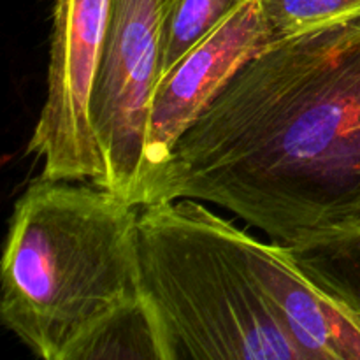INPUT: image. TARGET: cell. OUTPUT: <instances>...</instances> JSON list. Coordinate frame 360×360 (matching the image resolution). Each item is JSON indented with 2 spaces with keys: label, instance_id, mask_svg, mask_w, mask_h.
I'll use <instances>...</instances> for the list:
<instances>
[{
  "label": "cell",
  "instance_id": "2",
  "mask_svg": "<svg viewBox=\"0 0 360 360\" xmlns=\"http://www.w3.org/2000/svg\"><path fill=\"white\" fill-rule=\"evenodd\" d=\"M139 207L97 183L39 178L14 204L0 319L42 360H74L111 316L143 301Z\"/></svg>",
  "mask_w": 360,
  "mask_h": 360
},
{
  "label": "cell",
  "instance_id": "1",
  "mask_svg": "<svg viewBox=\"0 0 360 360\" xmlns=\"http://www.w3.org/2000/svg\"><path fill=\"white\" fill-rule=\"evenodd\" d=\"M221 206L283 248L360 231V18L246 60L172 148L143 206Z\"/></svg>",
  "mask_w": 360,
  "mask_h": 360
},
{
  "label": "cell",
  "instance_id": "8",
  "mask_svg": "<svg viewBox=\"0 0 360 360\" xmlns=\"http://www.w3.org/2000/svg\"><path fill=\"white\" fill-rule=\"evenodd\" d=\"M94 359L165 360L160 329L144 297L111 316L74 355V360Z\"/></svg>",
  "mask_w": 360,
  "mask_h": 360
},
{
  "label": "cell",
  "instance_id": "10",
  "mask_svg": "<svg viewBox=\"0 0 360 360\" xmlns=\"http://www.w3.org/2000/svg\"><path fill=\"white\" fill-rule=\"evenodd\" d=\"M274 39L297 37L360 18V0H259Z\"/></svg>",
  "mask_w": 360,
  "mask_h": 360
},
{
  "label": "cell",
  "instance_id": "3",
  "mask_svg": "<svg viewBox=\"0 0 360 360\" xmlns=\"http://www.w3.org/2000/svg\"><path fill=\"white\" fill-rule=\"evenodd\" d=\"M241 232L200 200L139 207L141 290L165 360H304L250 269Z\"/></svg>",
  "mask_w": 360,
  "mask_h": 360
},
{
  "label": "cell",
  "instance_id": "7",
  "mask_svg": "<svg viewBox=\"0 0 360 360\" xmlns=\"http://www.w3.org/2000/svg\"><path fill=\"white\" fill-rule=\"evenodd\" d=\"M287 250L302 274L360 323V231Z\"/></svg>",
  "mask_w": 360,
  "mask_h": 360
},
{
  "label": "cell",
  "instance_id": "4",
  "mask_svg": "<svg viewBox=\"0 0 360 360\" xmlns=\"http://www.w3.org/2000/svg\"><path fill=\"white\" fill-rule=\"evenodd\" d=\"M164 0H111L91 101L102 186L141 206L150 102L160 79Z\"/></svg>",
  "mask_w": 360,
  "mask_h": 360
},
{
  "label": "cell",
  "instance_id": "6",
  "mask_svg": "<svg viewBox=\"0 0 360 360\" xmlns=\"http://www.w3.org/2000/svg\"><path fill=\"white\" fill-rule=\"evenodd\" d=\"M273 42L276 39L260 2L248 0L158 81L148 116L143 200L151 179L204 105L246 60Z\"/></svg>",
  "mask_w": 360,
  "mask_h": 360
},
{
  "label": "cell",
  "instance_id": "9",
  "mask_svg": "<svg viewBox=\"0 0 360 360\" xmlns=\"http://www.w3.org/2000/svg\"><path fill=\"white\" fill-rule=\"evenodd\" d=\"M246 2L248 0H164L160 79Z\"/></svg>",
  "mask_w": 360,
  "mask_h": 360
},
{
  "label": "cell",
  "instance_id": "5",
  "mask_svg": "<svg viewBox=\"0 0 360 360\" xmlns=\"http://www.w3.org/2000/svg\"><path fill=\"white\" fill-rule=\"evenodd\" d=\"M111 0H55L46 101L28 143L42 178L104 183L91 116Z\"/></svg>",
  "mask_w": 360,
  "mask_h": 360
}]
</instances>
